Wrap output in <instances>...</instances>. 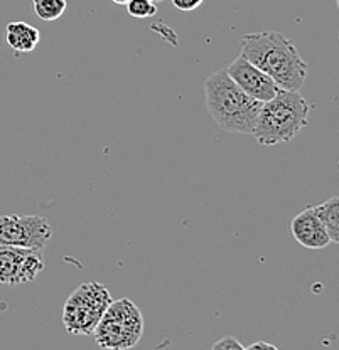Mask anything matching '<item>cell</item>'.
Here are the masks:
<instances>
[{
  "label": "cell",
  "instance_id": "cell-14",
  "mask_svg": "<svg viewBox=\"0 0 339 350\" xmlns=\"http://www.w3.org/2000/svg\"><path fill=\"white\" fill-rule=\"evenodd\" d=\"M211 350H245V347H243L235 337H231V335H225V337H221L220 340L214 342L213 349Z\"/></svg>",
  "mask_w": 339,
  "mask_h": 350
},
{
  "label": "cell",
  "instance_id": "cell-17",
  "mask_svg": "<svg viewBox=\"0 0 339 350\" xmlns=\"http://www.w3.org/2000/svg\"><path fill=\"white\" fill-rule=\"evenodd\" d=\"M113 3H116V5H127V3L130 2V0H112Z\"/></svg>",
  "mask_w": 339,
  "mask_h": 350
},
{
  "label": "cell",
  "instance_id": "cell-7",
  "mask_svg": "<svg viewBox=\"0 0 339 350\" xmlns=\"http://www.w3.org/2000/svg\"><path fill=\"white\" fill-rule=\"evenodd\" d=\"M45 269L42 251L29 247L0 246V283L19 286L31 283Z\"/></svg>",
  "mask_w": 339,
  "mask_h": 350
},
{
  "label": "cell",
  "instance_id": "cell-6",
  "mask_svg": "<svg viewBox=\"0 0 339 350\" xmlns=\"http://www.w3.org/2000/svg\"><path fill=\"white\" fill-rule=\"evenodd\" d=\"M53 238V228L46 217L32 214L0 216V246L29 247L42 251Z\"/></svg>",
  "mask_w": 339,
  "mask_h": 350
},
{
  "label": "cell",
  "instance_id": "cell-11",
  "mask_svg": "<svg viewBox=\"0 0 339 350\" xmlns=\"http://www.w3.org/2000/svg\"><path fill=\"white\" fill-rule=\"evenodd\" d=\"M314 213L326 228L331 243H339V197L334 196L326 202L316 206Z\"/></svg>",
  "mask_w": 339,
  "mask_h": 350
},
{
  "label": "cell",
  "instance_id": "cell-4",
  "mask_svg": "<svg viewBox=\"0 0 339 350\" xmlns=\"http://www.w3.org/2000/svg\"><path fill=\"white\" fill-rule=\"evenodd\" d=\"M144 335V315L129 298L112 300L98 325L95 327V342L105 350H129L140 342Z\"/></svg>",
  "mask_w": 339,
  "mask_h": 350
},
{
  "label": "cell",
  "instance_id": "cell-18",
  "mask_svg": "<svg viewBox=\"0 0 339 350\" xmlns=\"http://www.w3.org/2000/svg\"><path fill=\"white\" fill-rule=\"evenodd\" d=\"M151 2H154V3H158V2H162V0H151Z\"/></svg>",
  "mask_w": 339,
  "mask_h": 350
},
{
  "label": "cell",
  "instance_id": "cell-3",
  "mask_svg": "<svg viewBox=\"0 0 339 350\" xmlns=\"http://www.w3.org/2000/svg\"><path fill=\"white\" fill-rule=\"evenodd\" d=\"M307 100L299 91L279 90L272 100L262 103L251 135L265 147L287 144L309 123Z\"/></svg>",
  "mask_w": 339,
  "mask_h": 350
},
{
  "label": "cell",
  "instance_id": "cell-1",
  "mask_svg": "<svg viewBox=\"0 0 339 350\" xmlns=\"http://www.w3.org/2000/svg\"><path fill=\"white\" fill-rule=\"evenodd\" d=\"M242 56L271 76L280 90L301 91L307 64L290 39L275 31L251 32L242 39Z\"/></svg>",
  "mask_w": 339,
  "mask_h": 350
},
{
  "label": "cell",
  "instance_id": "cell-5",
  "mask_svg": "<svg viewBox=\"0 0 339 350\" xmlns=\"http://www.w3.org/2000/svg\"><path fill=\"white\" fill-rule=\"evenodd\" d=\"M110 304L112 295L105 284L81 283L64 301L63 325L69 335H93Z\"/></svg>",
  "mask_w": 339,
  "mask_h": 350
},
{
  "label": "cell",
  "instance_id": "cell-12",
  "mask_svg": "<svg viewBox=\"0 0 339 350\" xmlns=\"http://www.w3.org/2000/svg\"><path fill=\"white\" fill-rule=\"evenodd\" d=\"M32 7L39 19L53 22L63 16L68 3L66 0H32Z\"/></svg>",
  "mask_w": 339,
  "mask_h": 350
},
{
  "label": "cell",
  "instance_id": "cell-2",
  "mask_svg": "<svg viewBox=\"0 0 339 350\" xmlns=\"http://www.w3.org/2000/svg\"><path fill=\"white\" fill-rule=\"evenodd\" d=\"M204 100L208 111L221 130L251 135L262 103L240 90L225 69L204 81Z\"/></svg>",
  "mask_w": 339,
  "mask_h": 350
},
{
  "label": "cell",
  "instance_id": "cell-15",
  "mask_svg": "<svg viewBox=\"0 0 339 350\" xmlns=\"http://www.w3.org/2000/svg\"><path fill=\"white\" fill-rule=\"evenodd\" d=\"M173 5L176 7L177 10H182V12H191V10H196L198 7L203 5L204 0H171Z\"/></svg>",
  "mask_w": 339,
  "mask_h": 350
},
{
  "label": "cell",
  "instance_id": "cell-16",
  "mask_svg": "<svg viewBox=\"0 0 339 350\" xmlns=\"http://www.w3.org/2000/svg\"><path fill=\"white\" fill-rule=\"evenodd\" d=\"M245 350H279V347L268 344V342H255V344H251V345H249V347H245Z\"/></svg>",
  "mask_w": 339,
  "mask_h": 350
},
{
  "label": "cell",
  "instance_id": "cell-19",
  "mask_svg": "<svg viewBox=\"0 0 339 350\" xmlns=\"http://www.w3.org/2000/svg\"><path fill=\"white\" fill-rule=\"evenodd\" d=\"M336 2H339V0H336Z\"/></svg>",
  "mask_w": 339,
  "mask_h": 350
},
{
  "label": "cell",
  "instance_id": "cell-9",
  "mask_svg": "<svg viewBox=\"0 0 339 350\" xmlns=\"http://www.w3.org/2000/svg\"><path fill=\"white\" fill-rule=\"evenodd\" d=\"M290 231L294 239L307 250H323L331 244L329 234L316 216L314 207H305L297 216H294L290 222Z\"/></svg>",
  "mask_w": 339,
  "mask_h": 350
},
{
  "label": "cell",
  "instance_id": "cell-13",
  "mask_svg": "<svg viewBox=\"0 0 339 350\" xmlns=\"http://www.w3.org/2000/svg\"><path fill=\"white\" fill-rule=\"evenodd\" d=\"M127 12L134 17V19H149V17L158 14V5L151 0H130L127 3Z\"/></svg>",
  "mask_w": 339,
  "mask_h": 350
},
{
  "label": "cell",
  "instance_id": "cell-10",
  "mask_svg": "<svg viewBox=\"0 0 339 350\" xmlns=\"http://www.w3.org/2000/svg\"><path fill=\"white\" fill-rule=\"evenodd\" d=\"M5 41L14 53L25 54L36 49L41 41V32L27 22H9L5 27Z\"/></svg>",
  "mask_w": 339,
  "mask_h": 350
},
{
  "label": "cell",
  "instance_id": "cell-8",
  "mask_svg": "<svg viewBox=\"0 0 339 350\" xmlns=\"http://www.w3.org/2000/svg\"><path fill=\"white\" fill-rule=\"evenodd\" d=\"M225 71L228 72L229 78L236 83V86H238L240 90H243L249 96L260 101V103L272 100L277 94V91L280 90V88L273 83L271 76H267L262 69H258L257 66L251 64L249 59H245V57L242 56V54H240Z\"/></svg>",
  "mask_w": 339,
  "mask_h": 350
}]
</instances>
